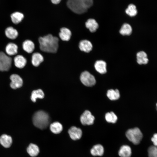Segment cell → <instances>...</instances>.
Returning <instances> with one entry per match:
<instances>
[{"instance_id":"obj_1","label":"cell","mask_w":157,"mask_h":157,"mask_svg":"<svg viewBox=\"0 0 157 157\" xmlns=\"http://www.w3.org/2000/svg\"><path fill=\"white\" fill-rule=\"evenodd\" d=\"M38 41L40 48L42 51L50 53H56L58 47V38L51 34L40 37Z\"/></svg>"},{"instance_id":"obj_2","label":"cell","mask_w":157,"mask_h":157,"mask_svg":"<svg viewBox=\"0 0 157 157\" xmlns=\"http://www.w3.org/2000/svg\"><path fill=\"white\" fill-rule=\"evenodd\" d=\"M34 125L41 129L46 128L50 122L49 116L45 112L40 110L35 113L33 117Z\"/></svg>"},{"instance_id":"obj_3","label":"cell","mask_w":157,"mask_h":157,"mask_svg":"<svg viewBox=\"0 0 157 157\" xmlns=\"http://www.w3.org/2000/svg\"><path fill=\"white\" fill-rule=\"evenodd\" d=\"M126 135L127 139L134 144H139L143 137L140 130L137 127L128 130L126 132Z\"/></svg>"},{"instance_id":"obj_4","label":"cell","mask_w":157,"mask_h":157,"mask_svg":"<svg viewBox=\"0 0 157 157\" xmlns=\"http://www.w3.org/2000/svg\"><path fill=\"white\" fill-rule=\"evenodd\" d=\"M67 5L72 11L78 14L83 13L87 10L79 0H68Z\"/></svg>"},{"instance_id":"obj_5","label":"cell","mask_w":157,"mask_h":157,"mask_svg":"<svg viewBox=\"0 0 157 157\" xmlns=\"http://www.w3.org/2000/svg\"><path fill=\"white\" fill-rule=\"evenodd\" d=\"M12 59L3 52H0V70L7 71L10 68Z\"/></svg>"},{"instance_id":"obj_6","label":"cell","mask_w":157,"mask_h":157,"mask_svg":"<svg viewBox=\"0 0 157 157\" xmlns=\"http://www.w3.org/2000/svg\"><path fill=\"white\" fill-rule=\"evenodd\" d=\"M80 79L82 83L87 86H92L96 83V80L94 76L87 71L81 73Z\"/></svg>"},{"instance_id":"obj_7","label":"cell","mask_w":157,"mask_h":157,"mask_svg":"<svg viewBox=\"0 0 157 157\" xmlns=\"http://www.w3.org/2000/svg\"><path fill=\"white\" fill-rule=\"evenodd\" d=\"M94 119L91 113L89 110H86L81 115L80 119L83 125H89L93 124Z\"/></svg>"},{"instance_id":"obj_8","label":"cell","mask_w":157,"mask_h":157,"mask_svg":"<svg viewBox=\"0 0 157 157\" xmlns=\"http://www.w3.org/2000/svg\"><path fill=\"white\" fill-rule=\"evenodd\" d=\"M10 79L11 81L10 87L13 89H16L21 87L23 84V80L18 75L13 74L11 75Z\"/></svg>"},{"instance_id":"obj_9","label":"cell","mask_w":157,"mask_h":157,"mask_svg":"<svg viewBox=\"0 0 157 157\" xmlns=\"http://www.w3.org/2000/svg\"><path fill=\"white\" fill-rule=\"evenodd\" d=\"M68 132L72 139L76 140L80 139L82 135L81 129L75 126H72L68 130Z\"/></svg>"},{"instance_id":"obj_10","label":"cell","mask_w":157,"mask_h":157,"mask_svg":"<svg viewBox=\"0 0 157 157\" xmlns=\"http://www.w3.org/2000/svg\"><path fill=\"white\" fill-rule=\"evenodd\" d=\"M79 47L81 51L87 53L90 52L92 48L91 43L87 40H81L79 43Z\"/></svg>"},{"instance_id":"obj_11","label":"cell","mask_w":157,"mask_h":157,"mask_svg":"<svg viewBox=\"0 0 157 157\" xmlns=\"http://www.w3.org/2000/svg\"><path fill=\"white\" fill-rule=\"evenodd\" d=\"M94 66L96 70L100 74H105L107 72L106 64L103 60L96 61L94 64Z\"/></svg>"},{"instance_id":"obj_12","label":"cell","mask_w":157,"mask_h":157,"mask_svg":"<svg viewBox=\"0 0 157 157\" xmlns=\"http://www.w3.org/2000/svg\"><path fill=\"white\" fill-rule=\"evenodd\" d=\"M12 143V138L10 136L4 134L0 137V143L4 147L9 148L11 146Z\"/></svg>"},{"instance_id":"obj_13","label":"cell","mask_w":157,"mask_h":157,"mask_svg":"<svg viewBox=\"0 0 157 157\" xmlns=\"http://www.w3.org/2000/svg\"><path fill=\"white\" fill-rule=\"evenodd\" d=\"M71 32L69 29L63 27L60 29L59 35L60 38L64 41H69L71 36Z\"/></svg>"},{"instance_id":"obj_14","label":"cell","mask_w":157,"mask_h":157,"mask_svg":"<svg viewBox=\"0 0 157 157\" xmlns=\"http://www.w3.org/2000/svg\"><path fill=\"white\" fill-rule=\"evenodd\" d=\"M14 62L15 66L19 68L24 67L26 63V59L21 55H18L14 58Z\"/></svg>"},{"instance_id":"obj_15","label":"cell","mask_w":157,"mask_h":157,"mask_svg":"<svg viewBox=\"0 0 157 157\" xmlns=\"http://www.w3.org/2000/svg\"><path fill=\"white\" fill-rule=\"evenodd\" d=\"M136 57L137 62L140 65L146 64L149 62L147 55L144 51H141L138 52Z\"/></svg>"},{"instance_id":"obj_16","label":"cell","mask_w":157,"mask_h":157,"mask_svg":"<svg viewBox=\"0 0 157 157\" xmlns=\"http://www.w3.org/2000/svg\"><path fill=\"white\" fill-rule=\"evenodd\" d=\"M118 154L121 157H130L131 155V149L128 145H123L120 147Z\"/></svg>"},{"instance_id":"obj_17","label":"cell","mask_w":157,"mask_h":157,"mask_svg":"<svg viewBox=\"0 0 157 157\" xmlns=\"http://www.w3.org/2000/svg\"><path fill=\"white\" fill-rule=\"evenodd\" d=\"M43 60V56L39 53H34L32 55L31 62L34 66H38Z\"/></svg>"},{"instance_id":"obj_18","label":"cell","mask_w":157,"mask_h":157,"mask_svg":"<svg viewBox=\"0 0 157 157\" xmlns=\"http://www.w3.org/2000/svg\"><path fill=\"white\" fill-rule=\"evenodd\" d=\"M85 26L92 32L96 31L98 28V24L96 21L93 19H90L85 23Z\"/></svg>"},{"instance_id":"obj_19","label":"cell","mask_w":157,"mask_h":157,"mask_svg":"<svg viewBox=\"0 0 157 157\" xmlns=\"http://www.w3.org/2000/svg\"><path fill=\"white\" fill-rule=\"evenodd\" d=\"M18 47L14 43H9L6 47V51L8 56H13L17 53Z\"/></svg>"},{"instance_id":"obj_20","label":"cell","mask_w":157,"mask_h":157,"mask_svg":"<svg viewBox=\"0 0 157 157\" xmlns=\"http://www.w3.org/2000/svg\"><path fill=\"white\" fill-rule=\"evenodd\" d=\"M104 151V147L100 144L94 145L90 150L91 154L93 156H101L103 154Z\"/></svg>"},{"instance_id":"obj_21","label":"cell","mask_w":157,"mask_h":157,"mask_svg":"<svg viewBox=\"0 0 157 157\" xmlns=\"http://www.w3.org/2000/svg\"><path fill=\"white\" fill-rule=\"evenodd\" d=\"M5 33L6 36L9 39L14 40L18 35L17 31L12 27H9L5 30Z\"/></svg>"},{"instance_id":"obj_22","label":"cell","mask_w":157,"mask_h":157,"mask_svg":"<svg viewBox=\"0 0 157 157\" xmlns=\"http://www.w3.org/2000/svg\"><path fill=\"white\" fill-rule=\"evenodd\" d=\"M22 47L24 51L28 53H30L33 52L34 50L35 45L32 41L27 40L23 42Z\"/></svg>"},{"instance_id":"obj_23","label":"cell","mask_w":157,"mask_h":157,"mask_svg":"<svg viewBox=\"0 0 157 157\" xmlns=\"http://www.w3.org/2000/svg\"><path fill=\"white\" fill-rule=\"evenodd\" d=\"M28 153L32 157L37 156L39 152L38 147L36 144L31 143L27 149Z\"/></svg>"},{"instance_id":"obj_24","label":"cell","mask_w":157,"mask_h":157,"mask_svg":"<svg viewBox=\"0 0 157 157\" xmlns=\"http://www.w3.org/2000/svg\"><path fill=\"white\" fill-rule=\"evenodd\" d=\"M51 131L55 134H58L63 130L62 125L58 122H55L51 124L50 126Z\"/></svg>"},{"instance_id":"obj_25","label":"cell","mask_w":157,"mask_h":157,"mask_svg":"<svg viewBox=\"0 0 157 157\" xmlns=\"http://www.w3.org/2000/svg\"><path fill=\"white\" fill-rule=\"evenodd\" d=\"M107 95L109 99L111 100H117L120 97L119 92L117 89H110L108 90Z\"/></svg>"},{"instance_id":"obj_26","label":"cell","mask_w":157,"mask_h":157,"mask_svg":"<svg viewBox=\"0 0 157 157\" xmlns=\"http://www.w3.org/2000/svg\"><path fill=\"white\" fill-rule=\"evenodd\" d=\"M24 17L23 14L19 12H15L12 13L11 15V18L13 22L17 24L20 23Z\"/></svg>"},{"instance_id":"obj_27","label":"cell","mask_w":157,"mask_h":157,"mask_svg":"<svg viewBox=\"0 0 157 157\" xmlns=\"http://www.w3.org/2000/svg\"><path fill=\"white\" fill-rule=\"evenodd\" d=\"M44 94L42 90L40 89L33 90L32 92L31 99L34 102H35L38 98L42 99L44 97Z\"/></svg>"},{"instance_id":"obj_28","label":"cell","mask_w":157,"mask_h":157,"mask_svg":"<svg viewBox=\"0 0 157 157\" xmlns=\"http://www.w3.org/2000/svg\"><path fill=\"white\" fill-rule=\"evenodd\" d=\"M132 32L131 26L129 24L125 23L122 26L120 31V33L122 35H129Z\"/></svg>"},{"instance_id":"obj_29","label":"cell","mask_w":157,"mask_h":157,"mask_svg":"<svg viewBox=\"0 0 157 157\" xmlns=\"http://www.w3.org/2000/svg\"><path fill=\"white\" fill-rule=\"evenodd\" d=\"M126 13L130 17L135 16L138 11L135 5L133 4H130L125 10Z\"/></svg>"},{"instance_id":"obj_30","label":"cell","mask_w":157,"mask_h":157,"mask_svg":"<svg viewBox=\"0 0 157 157\" xmlns=\"http://www.w3.org/2000/svg\"><path fill=\"white\" fill-rule=\"evenodd\" d=\"M105 118L108 122L113 123H115L117 119V116L113 112L107 113L105 115Z\"/></svg>"},{"instance_id":"obj_31","label":"cell","mask_w":157,"mask_h":157,"mask_svg":"<svg viewBox=\"0 0 157 157\" xmlns=\"http://www.w3.org/2000/svg\"><path fill=\"white\" fill-rule=\"evenodd\" d=\"M149 157H157V147H150L148 149Z\"/></svg>"},{"instance_id":"obj_32","label":"cell","mask_w":157,"mask_h":157,"mask_svg":"<svg viewBox=\"0 0 157 157\" xmlns=\"http://www.w3.org/2000/svg\"><path fill=\"white\" fill-rule=\"evenodd\" d=\"M84 7L88 9L92 6L93 3V0H79Z\"/></svg>"},{"instance_id":"obj_33","label":"cell","mask_w":157,"mask_h":157,"mask_svg":"<svg viewBox=\"0 0 157 157\" xmlns=\"http://www.w3.org/2000/svg\"><path fill=\"white\" fill-rule=\"evenodd\" d=\"M151 140L153 142L154 146L157 147V133H155L151 138Z\"/></svg>"},{"instance_id":"obj_34","label":"cell","mask_w":157,"mask_h":157,"mask_svg":"<svg viewBox=\"0 0 157 157\" xmlns=\"http://www.w3.org/2000/svg\"><path fill=\"white\" fill-rule=\"evenodd\" d=\"M52 2L54 4H58L61 1V0H51Z\"/></svg>"},{"instance_id":"obj_35","label":"cell","mask_w":157,"mask_h":157,"mask_svg":"<svg viewBox=\"0 0 157 157\" xmlns=\"http://www.w3.org/2000/svg\"><path fill=\"white\" fill-rule=\"evenodd\" d=\"M156 106H157V103L156 104Z\"/></svg>"}]
</instances>
